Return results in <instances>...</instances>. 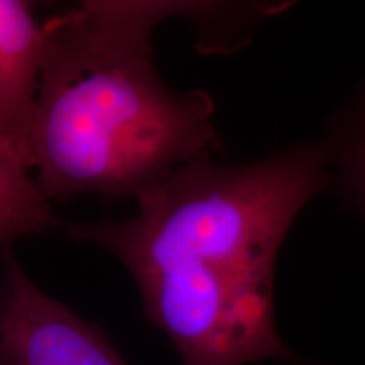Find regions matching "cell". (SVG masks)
Masks as SVG:
<instances>
[{"mask_svg": "<svg viewBox=\"0 0 365 365\" xmlns=\"http://www.w3.org/2000/svg\"><path fill=\"white\" fill-rule=\"evenodd\" d=\"M341 178L365 210V100L354 108L339 143Z\"/></svg>", "mask_w": 365, "mask_h": 365, "instance_id": "8992f818", "label": "cell"}, {"mask_svg": "<svg viewBox=\"0 0 365 365\" xmlns=\"http://www.w3.org/2000/svg\"><path fill=\"white\" fill-rule=\"evenodd\" d=\"M210 2L90 0L44 21L33 171L48 200L134 196L222 148L207 91H175L153 61L170 17L239 21Z\"/></svg>", "mask_w": 365, "mask_h": 365, "instance_id": "7a4b0ae2", "label": "cell"}, {"mask_svg": "<svg viewBox=\"0 0 365 365\" xmlns=\"http://www.w3.org/2000/svg\"><path fill=\"white\" fill-rule=\"evenodd\" d=\"M17 149L0 134V247L56 225L49 200L41 191Z\"/></svg>", "mask_w": 365, "mask_h": 365, "instance_id": "5b68a950", "label": "cell"}, {"mask_svg": "<svg viewBox=\"0 0 365 365\" xmlns=\"http://www.w3.org/2000/svg\"><path fill=\"white\" fill-rule=\"evenodd\" d=\"M44 39V22L29 4L0 0V134L31 171Z\"/></svg>", "mask_w": 365, "mask_h": 365, "instance_id": "277c9868", "label": "cell"}, {"mask_svg": "<svg viewBox=\"0 0 365 365\" xmlns=\"http://www.w3.org/2000/svg\"><path fill=\"white\" fill-rule=\"evenodd\" d=\"M0 359L7 365H129L97 325L36 286L6 254Z\"/></svg>", "mask_w": 365, "mask_h": 365, "instance_id": "3957f363", "label": "cell"}, {"mask_svg": "<svg viewBox=\"0 0 365 365\" xmlns=\"http://www.w3.org/2000/svg\"><path fill=\"white\" fill-rule=\"evenodd\" d=\"M309 144L242 166L196 159L135 198L122 220L70 223L130 272L145 317L182 365L294 360L274 318V269L291 225L325 188Z\"/></svg>", "mask_w": 365, "mask_h": 365, "instance_id": "6da1fadb", "label": "cell"}, {"mask_svg": "<svg viewBox=\"0 0 365 365\" xmlns=\"http://www.w3.org/2000/svg\"><path fill=\"white\" fill-rule=\"evenodd\" d=\"M0 365H7V364H6V362H4V360H2V359H0Z\"/></svg>", "mask_w": 365, "mask_h": 365, "instance_id": "52a82bcc", "label": "cell"}]
</instances>
